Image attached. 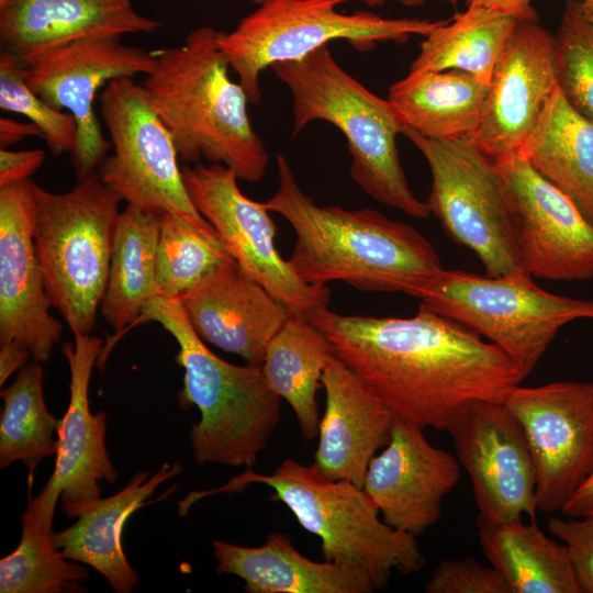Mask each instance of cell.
<instances>
[{
  "label": "cell",
  "mask_w": 593,
  "mask_h": 593,
  "mask_svg": "<svg viewBox=\"0 0 593 593\" xmlns=\"http://www.w3.org/2000/svg\"><path fill=\"white\" fill-rule=\"evenodd\" d=\"M311 322L395 416L423 428L446 430L472 401L504 403L527 377L500 347L421 305L407 318L342 315L327 307Z\"/></svg>",
  "instance_id": "obj_1"
},
{
  "label": "cell",
  "mask_w": 593,
  "mask_h": 593,
  "mask_svg": "<svg viewBox=\"0 0 593 593\" xmlns=\"http://www.w3.org/2000/svg\"><path fill=\"white\" fill-rule=\"evenodd\" d=\"M277 167L278 188L265 203L294 231L288 261L304 282L324 287L343 281L361 291L418 299L443 272L437 251L412 225L371 208L320 205L303 192L281 154Z\"/></svg>",
  "instance_id": "obj_2"
},
{
  "label": "cell",
  "mask_w": 593,
  "mask_h": 593,
  "mask_svg": "<svg viewBox=\"0 0 593 593\" xmlns=\"http://www.w3.org/2000/svg\"><path fill=\"white\" fill-rule=\"evenodd\" d=\"M220 31L200 26L175 47L155 51L142 86L169 130L183 163L221 164L247 182L259 181L269 154L247 111L248 96L231 79Z\"/></svg>",
  "instance_id": "obj_3"
},
{
  "label": "cell",
  "mask_w": 593,
  "mask_h": 593,
  "mask_svg": "<svg viewBox=\"0 0 593 593\" xmlns=\"http://www.w3.org/2000/svg\"><path fill=\"white\" fill-rule=\"evenodd\" d=\"M150 321L179 346L176 361L184 370L179 405L200 412L190 430L195 462L253 469L281 417V399L269 389L261 366H237L213 354L176 299L150 301L136 322Z\"/></svg>",
  "instance_id": "obj_4"
},
{
  "label": "cell",
  "mask_w": 593,
  "mask_h": 593,
  "mask_svg": "<svg viewBox=\"0 0 593 593\" xmlns=\"http://www.w3.org/2000/svg\"><path fill=\"white\" fill-rule=\"evenodd\" d=\"M292 98V135L309 123L325 121L344 135L355 183L369 197L414 219L430 211L407 183L396 137L404 124L388 99L349 75L324 45L305 57L271 66Z\"/></svg>",
  "instance_id": "obj_5"
},
{
  "label": "cell",
  "mask_w": 593,
  "mask_h": 593,
  "mask_svg": "<svg viewBox=\"0 0 593 593\" xmlns=\"http://www.w3.org/2000/svg\"><path fill=\"white\" fill-rule=\"evenodd\" d=\"M260 483L272 489V500L283 503L299 524L321 539L324 560L358 569L377 590L387 586L391 572H418L425 564L416 537L388 525L365 490L349 481L331 480L311 465L284 459L271 474L245 470L209 492L192 493L194 501L216 493L242 491Z\"/></svg>",
  "instance_id": "obj_6"
},
{
  "label": "cell",
  "mask_w": 593,
  "mask_h": 593,
  "mask_svg": "<svg viewBox=\"0 0 593 593\" xmlns=\"http://www.w3.org/2000/svg\"><path fill=\"white\" fill-rule=\"evenodd\" d=\"M34 242L52 305L90 334L105 291L121 199L97 171L53 193L34 184Z\"/></svg>",
  "instance_id": "obj_7"
},
{
  "label": "cell",
  "mask_w": 593,
  "mask_h": 593,
  "mask_svg": "<svg viewBox=\"0 0 593 593\" xmlns=\"http://www.w3.org/2000/svg\"><path fill=\"white\" fill-rule=\"evenodd\" d=\"M344 2L264 0L233 31H220L219 45L250 103L260 102V75L277 63L299 60L338 40L360 51L385 42L401 44L411 36H426L444 22L390 19L367 11L344 13L338 11Z\"/></svg>",
  "instance_id": "obj_8"
},
{
  "label": "cell",
  "mask_w": 593,
  "mask_h": 593,
  "mask_svg": "<svg viewBox=\"0 0 593 593\" xmlns=\"http://www.w3.org/2000/svg\"><path fill=\"white\" fill-rule=\"evenodd\" d=\"M418 299L421 306L485 336L526 376L563 325L593 320V301L549 293L528 273L483 277L444 269Z\"/></svg>",
  "instance_id": "obj_9"
},
{
  "label": "cell",
  "mask_w": 593,
  "mask_h": 593,
  "mask_svg": "<svg viewBox=\"0 0 593 593\" xmlns=\"http://www.w3.org/2000/svg\"><path fill=\"white\" fill-rule=\"evenodd\" d=\"M426 159L432 187L426 204L457 243L471 249L486 276L527 273L523 269L503 180L494 163L471 138L435 139L404 127Z\"/></svg>",
  "instance_id": "obj_10"
},
{
  "label": "cell",
  "mask_w": 593,
  "mask_h": 593,
  "mask_svg": "<svg viewBox=\"0 0 593 593\" xmlns=\"http://www.w3.org/2000/svg\"><path fill=\"white\" fill-rule=\"evenodd\" d=\"M99 100L113 148L97 169L100 180L126 205L174 214L217 236L189 198L174 138L143 86L132 78L115 79Z\"/></svg>",
  "instance_id": "obj_11"
},
{
  "label": "cell",
  "mask_w": 593,
  "mask_h": 593,
  "mask_svg": "<svg viewBox=\"0 0 593 593\" xmlns=\"http://www.w3.org/2000/svg\"><path fill=\"white\" fill-rule=\"evenodd\" d=\"M182 176L193 206L213 226L230 255L291 315L311 321L327 309L328 287L309 284L296 276L276 246L277 227L266 203L247 198L230 168L195 163L184 165Z\"/></svg>",
  "instance_id": "obj_12"
},
{
  "label": "cell",
  "mask_w": 593,
  "mask_h": 593,
  "mask_svg": "<svg viewBox=\"0 0 593 593\" xmlns=\"http://www.w3.org/2000/svg\"><path fill=\"white\" fill-rule=\"evenodd\" d=\"M534 462L537 511H562L593 473V382L557 381L512 390Z\"/></svg>",
  "instance_id": "obj_13"
},
{
  "label": "cell",
  "mask_w": 593,
  "mask_h": 593,
  "mask_svg": "<svg viewBox=\"0 0 593 593\" xmlns=\"http://www.w3.org/2000/svg\"><path fill=\"white\" fill-rule=\"evenodd\" d=\"M155 59L154 52L126 45L122 36H100L54 47L24 65L30 88L77 122L70 153L77 179L96 172L112 148L94 111L97 93L112 80L148 75Z\"/></svg>",
  "instance_id": "obj_14"
},
{
  "label": "cell",
  "mask_w": 593,
  "mask_h": 593,
  "mask_svg": "<svg viewBox=\"0 0 593 593\" xmlns=\"http://www.w3.org/2000/svg\"><path fill=\"white\" fill-rule=\"evenodd\" d=\"M446 430L471 480L475 524L535 519L534 462L523 428L505 403L469 402L454 414Z\"/></svg>",
  "instance_id": "obj_15"
},
{
  "label": "cell",
  "mask_w": 593,
  "mask_h": 593,
  "mask_svg": "<svg viewBox=\"0 0 593 593\" xmlns=\"http://www.w3.org/2000/svg\"><path fill=\"white\" fill-rule=\"evenodd\" d=\"M525 272L551 280L593 278V224L573 200L518 154L493 160Z\"/></svg>",
  "instance_id": "obj_16"
},
{
  "label": "cell",
  "mask_w": 593,
  "mask_h": 593,
  "mask_svg": "<svg viewBox=\"0 0 593 593\" xmlns=\"http://www.w3.org/2000/svg\"><path fill=\"white\" fill-rule=\"evenodd\" d=\"M74 337V344L61 347L70 370V399L57 430L55 469L33 497L51 519L58 499L64 513L77 517L83 507L101 499L102 481L113 484L118 478L105 446V413L92 414L88 398L91 371L103 342L90 334Z\"/></svg>",
  "instance_id": "obj_17"
},
{
  "label": "cell",
  "mask_w": 593,
  "mask_h": 593,
  "mask_svg": "<svg viewBox=\"0 0 593 593\" xmlns=\"http://www.w3.org/2000/svg\"><path fill=\"white\" fill-rule=\"evenodd\" d=\"M35 182L0 187V344L24 345L43 363L59 342L63 325L53 306L34 242Z\"/></svg>",
  "instance_id": "obj_18"
},
{
  "label": "cell",
  "mask_w": 593,
  "mask_h": 593,
  "mask_svg": "<svg viewBox=\"0 0 593 593\" xmlns=\"http://www.w3.org/2000/svg\"><path fill=\"white\" fill-rule=\"evenodd\" d=\"M460 479V462L433 446L423 427L394 415L389 441L367 469L362 489L391 527L422 535L441 516Z\"/></svg>",
  "instance_id": "obj_19"
},
{
  "label": "cell",
  "mask_w": 593,
  "mask_h": 593,
  "mask_svg": "<svg viewBox=\"0 0 593 593\" xmlns=\"http://www.w3.org/2000/svg\"><path fill=\"white\" fill-rule=\"evenodd\" d=\"M558 87L555 35L518 22L495 66L472 141L489 157L518 154Z\"/></svg>",
  "instance_id": "obj_20"
},
{
  "label": "cell",
  "mask_w": 593,
  "mask_h": 593,
  "mask_svg": "<svg viewBox=\"0 0 593 593\" xmlns=\"http://www.w3.org/2000/svg\"><path fill=\"white\" fill-rule=\"evenodd\" d=\"M178 301L203 342L257 366L290 315L234 258L219 265Z\"/></svg>",
  "instance_id": "obj_21"
},
{
  "label": "cell",
  "mask_w": 593,
  "mask_h": 593,
  "mask_svg": "<svg viewBox=\"0 0 593 593\" xmlns=\"http://www.w3.org/2000/svg\"><path fill=\"white\" fill-rule=\"evenodd\" d=\"M322 387L325 410L311 466L327 479L362 488L371 459L389 441L394 414L335 354Z\"/></svg>",
  "instance_id": "obj_22"
},
{
  "label": "cell",
  "mask_w": 593,
  "mask_h": 593,
  "mask_svg": "<svg viewBox=\"0 0 593 593\" xmlns=\"http://www.w3.org/2000/svg\"><path fill=\"white\" fill-rule=\"evenodd\" d=\"M160 26L131 0H0L1 51L24 65L81 38L149 34Z\"/></svg>",
  "instance_id": "obj_23"
},
{
  "label": "cell",
  "mask_w": 593,
  "mask_h": 593,
  "mask_svg": "<svg viewBox=\"0 0 593 593\" xmlns=\"http://www.w3.org/2000/svg\"><path fill=\"white\" fill-rule=\"evenodd\" d=\"M216 573L244 581L248 593H371L374 583L365 572L344 564L317 562L299 552L289 535L270 533L259 547L224 540L212 542Z\"/></svg>",
  "instance_id": "obj_24"
},
{
  "label": "cell",
  "mask_w": 593,
  "mask_h": 593,
  "mask_svg": "<svg viewBox=\"0 0 593 593\" xmlns=\"http://www.w3.org/2000/svg\"><path fill=\"white\" fill-rule=\"evenodd\" d=\"M180 472V462L165 463L150 477L138 471L120 492L83 507L70 527L53 532L54 546L64 558L92 567L114 592H132L138 575L122 549L123 527L163 482Z\"/></svg>",
  "instance_id": "obj_25"
},
{
  "label": "cell",
  "mask_w": 593,
  "mask_h": 593,
  "mask_svg": "<svg viewBox=\"0 0 593 593\" xmlns=\"http://www.w3.org/2000/svg\"><path fill=\"white\" fill-rule=\"evenodd\" d=\"M518 155L568 194L593 224V121L568 102L559 86Z\"/></svg>",
  "instance_id": "obj_26"
},
{
  "label": "cell",
  "mask_w": 593,
  "mask_h": 593,
  "mask_svg": "<svg viewBox=\"0 0 593 593\" xmlns=\"http://www.w3.org/2000/svg\"><path fill=\"white\" fill-rule=\"evenodd\" d=\"M489 86L457 70L411 72L388 94L405 127L435 139L472 138Z\"/></svg>",
  "instance_id": "obj_27"
},
{
  "label": "cell",
  "mask_w": 593,
  "mask_h": 593,
  "mask_svg": "<svg viewBox=\"0 0 593 593\" xmlns=\"http://www.w3.org/2000/svg\"><path fill=\"white\" fill-rule=\"evenodd\" d=\"M161 215L131 205L120 212L100 313L115 331L135 323L159 296L156 256Z\"/></svg>",
  "instance_id": "obj_28"
},
{
  "label": "cell",
  "mask_w": 593,
  "mask_h": 593,
  "mask_svg": "<svg viewBox=\"0 0 593 593\" xmlns=\"http://www.w3.org/2000/svg\"><path fill=\"white\" fill-rule=\"evenodd\" d=\"M477 527L481 549L511 593H581L567 547L535 519Z\"/></svg>",
  "instance_id": "obj_29"
},
{
  "label": "cell",
  "mask_w": 593,
  "mask_h": 593,
  "mask_svg": "<svg viewBox=\"0 0 593 593\" xmlns=\"http://www.w3.org/2000/svg\"><path fill=\"white\" fill-rule=\"evenodd\" d=\"M333 355L329 340L311 321L291 314L266 349L261 369L267 384L289 403L306 440L318 435L316 395Z\"/></svg>",
  "instance_id": "obj_30"
},
{
  "label": "cell",
  "mask_w": 593,
  "mask_h": 593,
  "mask_svg": "<svg viewBox=\"0 0 593 593\" xmlns=\"http://www.w3.org/2000/svg\"><path fill=\"white\" fill-rule=\"evenodd\" d=\"M517 23L508 14L469 5L424 36L410 71L457 69L489 86Z\"/></svg>",
  "instance_id": "obj_31"
},
{
  "label": "cell",
  "mask_w": 593,
  "mask_h": 593,
  "mask_svg": "<svg viewBox=\"0 0 593 593\" xmlns=\"http://www.w3.org/2000/svg\"><path fill=\"white\" fill-rule=\"evenodd\" d=\"M1 398L0 468L23 461L32 475L42 459L56 455L60 421L46 407L41 363L24 365Z\"/></svg>",
  "instance_id": "obj_32"
},
{
  "label": "cell",
  "mask_w": 593,
  "mask_h": 593,
  "mask_svg": "<svg viewBox=\"0 0 593 593\" xmlns=\"http://www.w3.org/2000/svg\"><path fill=\"white\" fill-rule=\"evenodd\" d=\"M22 533L14 551L0 560L1 593H60L82 591L88 571L64 558L52 540V524L29 500Z\"/></svg>",
  "instance_id": "obj_33"
},
{
  "label": "cell",
  "mask_w": 593,
  "mask_h": 593,
  "mask_svg": "<svg viewBox=\"0 0 593 593\" xmlns=\"http://www.w3.org/2000/svg\"><path fill=\"white\" fill-rule=\"evenodd\" d=\"M230 258L217 236H209L174 214L161 215L156 256L159 296L178 300Z\"/></svg>",
  "instance_id": "obj_34"
},
{
  "label": "cell",
  "mask_w": 593,
  "mask_h": 593,
  "mask_svg": "<svg viewBox=\"0 0 593 593\" xmlns=\"http://www.w3.org/2000/svg\"><path fill=\"white\" fill-rule=\"evenodd\" d=\"M558 86L593 121V0H566L555 35Z\"/></svg>",
  "instance_id": "obj_35"
},
{
  "label": "cell",
  "mask_w": 593,
  "mask_h": 593,
  "mask_svg": "<svg viewBox=\"0 0 593 593\" xmlns=\"http://www.w3.org/2000/svg\"><path fill=\"white\" fill-rule=\"evenodd\" d=\"M0 108L34 123L53 155L72 152L77 135L72 114L52 107L35 93L25 80L24 64L3 51L0 53Z\"/></svg>",
  "instance_id": "obj_36"
},
{
  "label": "cell",
  "mask_w": 593,
  "mask_h": 593,
  "mask_svg": "<svg viewBox=\"0 0 593 593\" xmlns=\"http://www.w3.org/2000/svg\"><path fill=\"white\" fill-rule=\"evenodd\" d=\"M427 593H511L493 567L472 558L441 561L425 584Z\"/></svg>",
  "instance_id": "obj_37"
},
{
  "label": "cell",
  "mask_w": 593,
  "mask_h": 593,
  "mask_svg": "<svg viewBox=\"0 0 593 593\" xmlns=\"http://www.w3.org/2000/svg\"><path fill=\"white\" fill-rule=\"evenodd\" d=\"M547 529L567 547L581 593H593V514L552 516Z\"/></svg>",
  "instance_id": "obj_38"
},
{
  "label": "cell",
  "mask_w": 593,
  "mask_h": 593,
  "mask_svg": "<svg viewBox=\"0 0 593 593\" xmlns=\"http://www.w3.org/2000/svg\"><path fill=\"white\" fill-rule=\"evenodd\" d=\"M45 153L42 149H0V187L31 179L42 166Z\"/></svg>",
  "instance_id": "obj_39"
},
{
  "label": "cell",
  "mask_w": 593,
  "mask_h": 593,
  "mask_svg": "<svg viewBox=\"0 0 593 593\" xmlns=\"http://www.w3.org/2000/svg\"><path fill=\"white\" fill-rule=\"evenodd\" d=\"M535 0H466L467 7L477 5L508 14L518 22L538 21L533 7Z\"/></svg>",
  "instance_id": "obj_40"
},
{
  "label": "cell",
  "mask_w": 593,
  "mask_h": 593,
  "mask_svg": "<svg viewBox=\"0 0 593 593\" xmlns=\"http://www.w3.org/2000/svg\"><path fill=\"white\" fill-rule=\"evenodd\" d=\"M30 358H32L30 350L21 343L0 344V385H3L15 370L26 365Z\"/></svg>",
  "instance_id": "obj_41"
},
{
  "label": "cell",
  "mask_w": 593,
  "mask_h": 593,
  "mask_svg": "<svg viewBox=\"0 0 593 593\" xmlns=\"http://www.w3.org/2000/svg\"><path fill=\"white\" fill-rule=\"evenodd\" d=\"M26 137L43 138L42 131L32 122L0 118V148H10Z\"/></svg>",
  "instance_id": "obj_42"
},
{
  "label": "cell",
  "mask_w": 593,
  "mask_h": 593,
  "mask_svg": "<svg viewBox=\"0 0 593 593\" xmlns=\"http://www.w3.org/2000/svg\"><path fill=\"white\" fill-rule=\"evenodd\" d=\"M561 513L566 517H582L593 514V473L566 504Z\"/></svg>",
  "instance_id": "obj_43"
},
{
  "label": "cell",
  "mask_w": 593,
  "mask_h": 593,
  "mask_svg": "<svg viewBox=\"0 0 593 593\" xmlns=\"http://www.w3.org/2000/svg\"><path fill=\"white\" fill-rule=\"evenodd\" d=\"M348 1V0H346ZM356 1H359L368 7H380V5H384L389 2H395V3H399V4H402L404 7H410V8H418V7H422L424 4H426L427 2H429L430 0H356ZM440 1H444V2H447V3H450V4H456L459 0H440Z\"/></svg>",
  "instance_id": "obj_44"
},
{
  "label": "cell",
  "mask_w": 593,
  "mask_h": 593,
  "mask_svg": "<svg viewBox=\"0 0 593 593\" xmlns=\"http://www.w3.org/2000/svg\"><path fill=\"white\" fill-rule=\"evenodd\" d=\"M249 1H253V2H255V3H257V4H259V3L262 2L264 0H249Z\"/></svg>",
  "instance_id": "obj_45"
}]
</instances>
